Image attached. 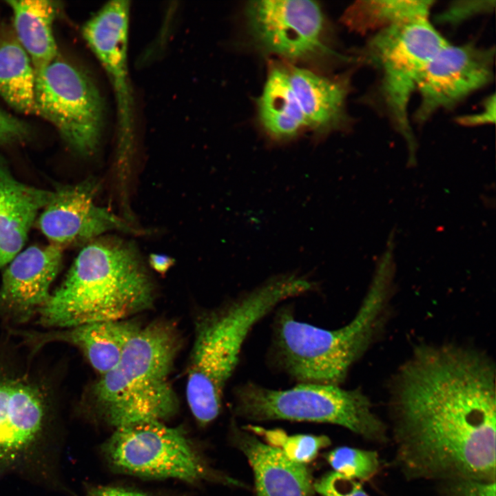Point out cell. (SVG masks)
<instances>
[{"label":"cell","instance_id":"26","mask_svg":"<svg viewBox=\"0 0 496 496\" xmlns=\"http://www.w3.org/2000/svg\"><path fill=\"white\" fill-rule=\"evenodd\" d=\"M313 489L322 496H369L360 482L333 471L317 480Z\"/></svg>","mask_w":496,"mask_h":496},{"label":"cell","instance_id":"19","mask_svg":"<svg viewBox=\"0 0 496 496\" xmlns=\"http://www.w3.org/2000/svg\"><path fill=\"white\" fill-rule=\"evenodd\" d=\"M285 70L307 126L325 132L341 125L348 93L346 80L330 79L293 65Z\"/></svg>","mask_w":496,"mask_h":496},{"label":"cell","instance_id":"1","mask_svg":"<svg viewBox=\"0 0 496 496\" xmlns=\"http://www.w3.org/2000/svg\"><path fill=\"white\" fill-rule=\"evenodd\" d=\"M495 375L490 359L474 350L414 351L390 407L394 462L407 480L495 482Z\"/></svg>","mask_w":496,"mask_h":496},{"label":"cell","instance_id":"18","mask_svg":"<svg viewBox=\"0 0 496 496\" xmlns=\"http://www.w3.org/2000/svg\"><path fill=\"white\" fill-rule=\"evenodd\" d=\"M52 196V191L19 180L0 155V268L21 251L39 211Z\"/></svg>","mask_w":496,"mask_h":496},{"label":"cell","instance_id":"29","mask_svg":"<svg viewBox=\"0 0 496 496\" xmlns=\"http://www.w3.org/2000/svg\"><path fill=\"white\" fill-rule=\"evenodd\" d=\"M30 134L26 123L0 108V145L23 141Z\"/></svg>","mask_w":496,"mask_h":496},{"label":"cell","instance_id":"6","mask_svg":"<svg viewBox=\"0 0 496 496\" xmlns=\"http://www.w3.org/2000/svg\"><path fill=\"white\" fill-rule=\"evenodd\" d=\"M378 270L356 315L339 329L319 328L296 320L291 309L280 310L272 347L277 366L298 383L340 386L380 326L391 271L385 266Z\"/></svg>","mask_w":496,"mask_h":496},{"label":"cell","instance_id":"16","mask_svg":"<svg viewBox=\"0 0 496 496\" xmlns=\"http://www.w3.org/2000/svg\"><path fill=\"white\" fill-rule=\"evenodd\" d=\"M141 326L125 319L85 324L47 331L8 329L26 347L39 351L52 342H63L78 348L92 366L103 375L120 360L129 340Z\"/></svg>","mask_w":496,"mask_h":496},{"label":"cell","instance_id":"8","mask_svg":"<svg viewBox=\"0 0 496 496\" xmlns=\"http://www.w3.org/2000/svg\"><path fill=\"white\" fill-rule=\"evenodd\" d=\"M103 453L112 468L127 475L245 486L209 468L180 428L161 421H143L115 428L104 444Z\"/></svg>","mask_w":496,"mask_h":496},{"label":"cell","instance_id":"11","mask_svg":"<svg viewBox=\"0 0 496 496\" xmlns=\"http://www.w3.org/2000/svg\"><path fill=\"white\" fill-rule=\"evenodd\" d=\"M245 13L254 41L265 52L308 60L327 51L324 17L316 1H252L247 3Z\"/></svg>","mask_w":496,"mask_h":496},{"label":"cell","instance_id":"9","mask_svg":"<svg viewBox=\"0 0 496 496\" xmlns=\"http://www.w3.org/2000/svg\"><path fill=\"white\" fill-rule=\"evenodd\" d=\"M448 43L420 19L379 30L366 44L364 61L380 74V92L393 125L414 145L408 110L412 94L433 56Z\"/></svg>","mask_w":496,"mask_h":496},{"label":"cell","instance_id":"4","mask_svg":"<svg viewBox=\"0 0 496 496\" xmlns=\"http://www.w3.org/2000/svg\"><path fill=\"white\" fill-rule=\"evenodd\" d=\"M313 282L278 276L211 310L198 320L188 366L186 397L199 424L218 415L225 386L251 329L282 302L312 290Z\"/></svg>","mask_w":496,"mask_h":496},{"label":"cell","instance_id":"22","mask_svg":"<svg viewBox=\"0 0 496 496\" xmlns=\"http://www.w3.org/2000/svg\"><path fill=\"white\" fill-rule=\"evenodd\" d=\"M35 72L16 36L0 34V96L17 111L34 114Z\"/></svg>","mask_w":496,"mask_h":496},{"label":"cell","instance_id":"13","mask_svg":"<svg viewBox=\"0 0 496 496\" xmlns=\"http://www.w3.org/2000/svg\"><path fill=\"white\" fill-rule=\"evenodd\" d=\"M494 48L473 43L440 49L426 66L417 90L420 103L415 119L426 121L442 108L451 107L486 86L493 78Z\"/></svg>","mask_w":496,"mask_h":496},{"label":"cell","instance_id":"14","mask_svg":"<svg viewBox=\"0 0 496 496\" xmlns=\"http://www.w3.org/2000/svg\"><path fill=\"white\" fill-rule=\"evenodd\" d=\"M60 247L31 246L6 265L0 286V322L6 328L29 322L48 302L61 267Z\"/></svg>","mask_w":496,"mask_h":496},{"label":"cell","instance_id":"17","mask_svg":"<svg viewBox=\"0 0 496 496\" xmlns=\"http://www.w3.org/2000/svg\"><path fill=\"white\" fill-rule=\"evenodd\" d=\"M230 439L253 470L257 496H313V484L305 464L291 460L235 424L231 425Z\"/></svg>","mask_w":496,"mask_h":496},{"label":"cell","instance_id":"25","mask_svg":"<svg viewBox=\"0 0 496 496\" xmlns=\"http://www.w3.org/2000/svg\"><path fill=\"white\" fill-rule=\"evenodd\" d=\"M324 458L333 471L359 482L370 480L380 470L375 451L339 446L325 453Z\"/></svg>","mask_w":496,"mask_h":496},{"label":"cell","instance_id":"24","mask_svg":"<svg viewBox=\"0 0 496 496\" xmlns=\"http://www.w3.org/2000/svg\"><path fill=\"white\" fill-rule=\"evenodd\" d=\"M245 428L263 436L267 444L279 448L289 459L302 464L312 461L322 448L331 444L330 439L326 435H288L280 429L258 426H246Z\"/></svg>","mask_w":496,"mask_h":496},{"label":"cell","instance_id":"21","mask_svg":"<svg viewBox=\"0 0 496 496\" xmlns=\"http://www.w3.org/2000/svg\"><path fill=\"white\" fill-rule=\"evenodd\" d=\"M260 122L275 141H287L307 126L304 114L289 81L285 69L273 67L258 101Z\"/></svg>","mask_w":496,"mask_h":496},{"label":"cell","instance_id":"23","mask_svg":"<svg viewBox=\"0 0 496 496\" xmlns=\"http://www.w3.org/2000/svg\"><path fill=\"white\" fill-rule=\"evenodd\" d=\"M432 1H360L344 12L342 21L358 32L428 19Z\"/></svg>","mask_w":496,"mask_h":496},{"label":"cell","instance_id":"32","mask_svg":"<svg viewBox=\"0 0 496 496\" xmlns=\"http://www.w3.org/2000/svg\"><path fill=\"white\" fill-rule=\"evenodd\" d=\"M149 261L152 267L161 273L165 272L172 264V260L169 257L160 254L151 255Z\"/></svg>","mask_w":496,"mask_h":496},{"label":"cell","instance_id":"2","mask_svg":"<svg viewBox=\"0 0 496 496\" xmlns=\"http://www.w3.org/2000/svg\"><path fill=\"white\" fill-rule=\"evenodd\" d=\"M0 335V481L14 475L48 490L70 494L61 473L64 440L54 375Z\"/></svg>","mask_w":496,"mask_h":496},{"label":"cell","instance_id":"7","mask_svg":"<svg viewBox=\"0 0 496 496\" xmlns=\"http://www.w3.org/2000/svg\"><path fill=\"white\" fill-rule=\"evenodd\" d=\"M234 410L238 417L247 420L328 423L344 427L369 442L385 444L389 440L386 424L359 389L298 383L289 389L276 390L249 382L237 386Z\"/></svg>","mask_w":496,"mask_h":496},{"label":"cell","instance_id":"28","mask_svg":"<svg viewBox=\"0 0 496 496\" xmlns=\"http://www.w3.org/2000/svg\"><path fill=\"white\" fill-rule=\"evenodd\" d=\"M495 1H459L451 2L437 17L441 23L457 25L478 14L491 11Z\"/></svg>","mask_w":496,"mask_h":496},{"label":"cell","instance_id":"30","mask_svg":"<svg viewBox=\"0 0 496 496\" xmlns=\"http://www.w3.org/2000/svg\"><path fill=\"white\" fill-rule=\"evenodd\" d=\"M495 120V97L490 96L486 101L484 108L475 114L460 116L458 122L464 125L473 126L494 123Z\"/></svg>","mask_w":496,"mask_h":496},{"label":"cell","instance_id":"20","mask_svg":"<svg viewBox=\"0 0 496 496\" xmlns=\"http://www.w3.org/2000/svg\"><path fill=\"white\" fill-rule=\"evenodd\" d=\"M6 2L13 12L15 36L36 72L57 57L52 31L57 6L55 2L47 0Z\"/></svg>","mask_w":496,"mask_h":496},{"label":"cell","instance_id":"5","mask_svg":"<svg viewBox=\"0 0 496 496\" xmlns=\"http://www.w3.org/2000/svg\"><path fill=\"white\" fill-rule=\"evenodd\" d=\"M178 347L172 324L141 326L117 364L90 387L81 409L115 428L170 417L178 408L169 376Z\"/></svg>","mask_w":496,"mask_h":496},{"label":"cell","instance_id":"12","mask_svg":"<svg viewBox=\"0 0 496 496\" xmlns=\"http://www.w3.org/2000/svg\"><path fill=\"white\" fill-rule=\"evenodd\" d=\"M130 3L112 1L83 28V36L108 76L114 92L118 119V164L129 167L132 148V100L128 76Z\"/></svg>","mask_w":496,"mask_h":496},{"label":"cell","instance_id":"15","mask_svg":"<svg viewBox=\"0 0 496 496\" xmlns=\"http://www.w3.org/2000/svg\"><path fill=\"white\" fill-rule=\"evenodd\" d=\"M96 185L86 180L52 191L39 219V227L51 242L63 246L93 240L112 230L134 231L125 220L96 202Z\"/></svg>","mask_w":496,"mask_h":496},{"label":"cell","instance_id":"3","mask_svg":"<svg viewBox=\"0 0 496 496\" xmlns=\"http://www.w3.org/2000/svg\"><path fill=\"white\" fill-rule=\"evenodd\" d=\"M154 285L136 249L112 238L85 246L39 314L48 329L128 319L148 309Z\"/></svg>","mask_w":496,"mask_h":496},{"label":"cell","instance_id":"10","mask_svg":"<svg viewBox=\"0 0 496 496\" xmlns=\"http://www.w3.org/2000/svg\"><path fill=\"white\" fill-rule=\"evenodd\" d=\"M34 114L52 123L81 155L98 149L103 125L99 90L85 72L56 57L35 72Z\"/></svg>","mask_w":496,"mask_h":496},{"label":"cell","instance_id":"27","mask_svg":"<svg viewBox=\"0 0 496 496\" xmlns=\"http://www.w3.org/2000/svg\"><path fill=\"white\" fill-rule=\"evenodd\" d=\"M495 482L455 478L437 482L438 496H495Z\"/></svg>","mask_w":496,"mask_h":496},{"label":"cell","instance_id":"31","mask_svg":"<svg viewBox=\"0 0 496 496\" xmlns=\"http://www.w3.org/2000/svg\"><path fill=\"white\" fill-rule=\"evenodd\" d=\"M85 496H149L145 493L113 486H97L89 488Z\"/></svg>","mask_w":496,"mask_h":496}]
</instances>
